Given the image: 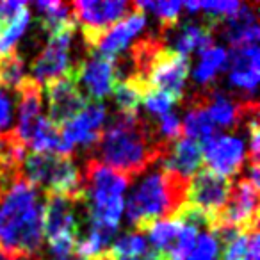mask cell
<instances>
[{"mask_svg":"<svg viewBox=\"0 0 260 260\" xmlns=\"http://www.w3.org/2000/svg\"><path fill=\"white\" fill-rule=\"evenodd\" d=\"M226 68L230 70V84L255 93L260 75V52L256 45L232 48L226 55Z\"/></svg>","mask_w":260,"mask_h":260,"instance_id":"cell-18","label":"cell"},{"mask_svg":"<svg viewBox=\"0 0 260 260\" xmlns=\"http://www.w3.org/2000/svg\"><path fill=\"white\" fill-rule=\"evenodd\" d=\"M27 8H29L27 2H18V0L0 2V30H8Z\"/></svg>","mask_w":260,"mask_h":260,"instance_id":"cell-30","label":"cell"},{"mask_svg":"<svg viewBox=\"0 0 260 260\" xmlns=\"http://www.w3.org/2000/svg\"><path fill=\"white\" fill-rule=\"evenodd\" d=\"M203 153H202V145L198 141L192 139H178L171 148L170 155L164 160L166 170L173 171V173L180 175V177L191 180L196 175V171L200 168H203Z\"/></svg>","mask_w":260,"mask_h":260,"instance_id":"cell-19","label":"cell"},{"mask_svg":"<svg viewBox=\"0 0 260 260\" xmlns=\"http://www.w3.org/2000/svg\"><path fill=\"white\" fill-rule=\"evenodd\" d=\"M221 228H234L239 232L258 230V185L249 178H241L232 184L228 202L217 217L216 232Z\"/></svg>","mask_w":260,"mask_h":260,"instance_id":"cell-7","label":"cell"},{"mask_svg":"<svg viewBox=\"0 0 260 260\" xmlns=\"http://www.w3.org/2000/svg\"><path fill=\"white\" fill-rule=\"evenodd\" d=\"M191 57L162 47L150 62L146 84L150 89L164 91L177 102L184 100V86L189 77Z\"/></svg>","mask_w":260,"mask_h":260,"instance_id":"cell-8","label":"cell"},{"mask_svg":"<svg viewBox=\"0 0 260 260\" xmlns=\"http://www.w3.org/2000/svg\"><path fill=\"white\" fill-rule=\"evenodd\" d=\"M182 8H185L189 13H192V15H194L196 11H200V9H202V6H200V2H194V0H187V2H184V4H182Z\"/></svg>","mask_w":260,"mask_h":260,"instance_id":"cell-33","label":"cell"},{"mask_svg":"<svg viewBox=\"0 0 260 260\" xmlns=\"http://www.w3.org/2000/svg\"><path fill=\"white\" fill-rule=\"evenodd\" d=\"M77 22L75 18L72 22H68L66 25L59 27L55 32L50 34L47 47L43 48L40 55L36 57V61L32 62V72L34 79L38 82H48V80L61 79L66 77L70 72V43L72 38L75 34Z\"/></svg>","mask_w":260,"mask_h":260,"instance_id":"cell-9","label":"cell"},{"mask_svg":"<svg viewBox=\"0 0 260 260\" xmlns=\"http://www.w3.org/2000/svg\"><path fill=\"white\" fill-rule=\"evenodd\" d=\"M45 84H47L48 114H50L48 119L55 126H61L62 123L73 119L86 109L87 98L80 93L79 84L70 75L48 80Z\"/></svg>","mask_w":260,"mask_h":260,"instance_id":"cell-13","label":"cell"},{"mask_svg":"<svg viewBox=\"0 0 260 260\" xmlns=\"http://www.w3.org/2000/svg\"><path fill=\"white\" fill-rule=\"evenodd\" d=\"M226 52L221 47L210 45L203 52H200V62L194 70V79L200 84H210L217 73L226 70Z\"/></svg>","mask_w":260,"mask_h":260,"instance_id":"cell-25","label":"cell"},{"mask_svg":"<svg viewBox=\"0 0 260 260\" xmlns=\"http://www.w3.org/2000/svg\"><path fill=\"white\" fill-rule=\"evenodd\" d=\"M43 242V203L38 187L23 171L0 182V255L40 258Z\"/></svg>","mask_w":260,"mask_h":260,"instance_id":"cell-2","label":"cell"},{"mask_svg":"<svg viewBox=\"0 0 260 260\" xmlns=\"http://www.w3.org/2000/svg\"><path fill=\"white\" fill-rule=\"evenodd\" d=\"M160 134L171 143H177L178 139H182L184 136V130H182V123L180 119L177 118V114H164L160 116V123L159 125Z\"/></svg>","mask_w":260,"mask_h":260,"instance_id":"cell-31","label":"cell"},{"mask_svg":"<svg viewBox=\"0 0 260 260\" xmlns=\"http://www.w3.org/2000/svg\"><path fill=\"white\" fill-rule=\"evenodd\" d=\"M136 4L143 11L150 9L160 20V32L162 34H166L170 29H175L182 9V2H178V0H173V2H148V0H143V2H136Z\"/></svg>","mask_w":260,"mask_h":260,"instance_id":"cell-26","label":"cell"},{"mask_svg":"<svg viewBox=\"0 0 260 260\" xmlns=\"http://www.w3.org/2000/svg\"><path fill=\"white\" fill-rule=\"evenodd\" d=\"M107 109L102 102H87L86 109L73 119L59 126L61 138L66 145H89L93 146L102 134Z\"/></svg>","mask_w":260,"mask_h":260,"instance_id":"cell-15","label":"cell"},{"mask_svg":"<svg viewBox=\"0 0 260 260\" xmlns=\"http://www.w3.org/2000/svg\"><path fill=\"white\" fill-rule=\"evenodd\" d=\"M29 146L32 148V152L40 153H55V155H72L73 153V146L66 145L64 139L61 138L59 126H55L50 119L43 116L38 121Z\"/></svg>","mask_w":260,"mask_h":260,"instance_id":"cell-21","label":"cell"},{"mask_svg":"<svg viewBox=\"0 0 260 260\" xmlns=\"http://www.w3.org/2000/svg\"><path fill=\"white\" fill-rule=\"evenodd\" d=\"M184 134H187V139L198 141L200 145L216 136V125L210 119L209 112L205 109V94L203 91L192 93L187 96V114H185L184 125H182Z\"/></svg>","mask_w":260,"mask_h":260,"instance_id":"cell-20","label":"cell"},{"mask_svg":"<svg viewBox=\"0 0 260 260\" xmlns=\"http://www.w3.org/2000/svg\"><path fill=\"white\" fill-rule=\"evenodd\" d=\"M148 251V244H146V239L141 237L139 234H125L123 237H119L118 241L114 242L112 248H109V253L114 256H121V258H126V256H139L145 255Z\"/></svg>","mask_w":260,"mask_h":260,"instance_id":"cell-28","label":"cell"},{"mask_svg":"<svg viewBox=\"0 0 260 260\" xmlns=\"http://www.w3.org/2000/svg\"><path fill=\"white\" fill-rule=\"evenodd\" d=\"M68 75L77 84L84 82L91 102H100L107 94H111L112 86L116 82L114 59H105L102 55L89 54L75 66H70Z\"/></svg>","mask_w":260,"mask_h":260,"instance_id":"cell-12","label":"cell"},{"mask_svg":"<svg viewBox=\"0 0 260 260\" xmlns=\"http://www.w3.org/2000/svg\"><path fill=\"white\" fill-rule=\"evenodd\" d=\"M79 203H86V200L73 198L68 194L45 192L43 237L47 239V242L57 237H64V235L79 239L80 223L75 216V209Z\"/></svg>","mask_w":260,"mask_h":260,"instance_id":"cell-10","label":"cell"},{"mask_svg":"<svg viewBox=\"0 0 260 260\" xmlns=\"http://www.w3.org/2000/svg\"><path fill=\"white\" fill-rule=\"evenodd\" d=\"M189 182L166 168L148 175L126 203V217L134 234H145L159 221L175 219L178 209L187 202Z\"/></svg>","mask_w":260,"mask_h":260,"instance_id":"cell-3","label":"cell"},{"mask_svg":"<svg viewBox=\"0 0 260 260\" xmlns=\"http://www.w3.org/2000/svg\"><path fill=\"white\" fill-rule=\"evenodd\" d=\"M23 175L34 185H40L45 192L68 194L86 200L82 189V175L75 166L72 155L30 152L23 159Z\"/></svg>","mask_w":260,"mask_h":260,"instance_id":"cell-4","label":"cell"},{"mask_svg":"<svg viewBox=\"0 0 260 260\" xmlns=\"http://www.w3.org/2000/svg\"><path fill=\"white\" fill-rule=\"evenodd\" d=\"M143 104H145L146 111L152 112V114L155 116H164V114H170V109L171 105L175 104V98L170 96L168 93H164V91H150L148 94H145V98H143Z\"/></svg>","mask_w":260,"mask_h":260,"instance_id":"cell-29","label":"cell"},{"mask_svg":"<svg viewBox=\"0 0 260 260\" xmlns=\"http://www.w3.org/2000/svg\"><path fill=\"white\" fill-rule=\"evenodd\" d=\"M64 260H89V258H82V256H79L77 253H72V255H70L68 258H64Z\"/></svg>","mask_w":260,"mask_h":260,"instance_id":"cell-34","label":"cell"},{"mask_svg":"<svg viewBox=\"0 0 260 260\" xmlns=\"http://www.w3.org/2000/svg\"><path fill=\"white\" fill-rule=\"evenodd\" d=\"M260 241L258 230L239 232L223 244L221 260H258Z\"/></svg>","mask_w":260,"mask_h":260,"instance_id":"cell-22","label":"cell"},{"mask_svg":"<svg viewBox=\"0 0 260 260\" xmlns=\"http://www.w3.org/2000/svg\"><path fill=\"white\" fill-rule=\"evenodd\" d=\"M38 11V20H40L41 29L48 32H55L59 27L66 25L73 20L72 6L66 2H57V0H41L34 4Z\"/></svg>","mask_w":260,"mask_h":260,"instance_id":"cell-24","label":"cell"},{"mask_svg":"<svg viewBox=\"0 0 260 260\" xmlns=\"http://www.w3.org/2000/svg\"><path fill=\"white\" fill-rule=\"evenodd\" d=\"M146 18H145V11L136 4V9L130 13L128 16H125L119 22L112 23L104 34L98 40L94 50L98 52V55L105 59H114L118 57V54L123 48L128 45V41L139 32V30L145 27Z\"/></svg>","mask_w":260,"mask_h":260,"instance_id":"cell-17","label":"cell"},{"mask_svg":"<svg viewBox=\"0 0 260 260\" xmlns=\"http://www.w3.org/2000/svg\"><path fill=\"white\" fill-rule=\"evenodd\" d=\"M173 145L150 119L139 114H118L102 130L89 157L132 182L157 160L166 159Z\"/></svg>","mask_w":260,"mask_h":260,"instance_id":"cell-1","label":"cell"},{"mask_svg":"<svg viewBox=\"0 0 260 260\" xmlns=\"http://www.w3.org/2000/svg\"><path fill=\"white\" fill-rule=\"evenodd\" d=\"M23 77V59L18 55V52L13 50L0 59V87L16 89Z\"/></svg>","mask_w":260,"mask_h":260,"instance_id":"cell-27","label":"cell"},{"mask_svg":"<svg viewBox=\"0 0 260 260\" xmlns=\"http://www.w3.org/2000/svg\"><path fill=\"white\" fill-rule=\"evenodd\" d=\"M258 2L241 4L232 16H228L216 30H221L224 40L230 43L232 48L256 45L260 38V27L256 22Z\"/></svg>","mask_w":260,"mask_h":260,"instance_id":"cell-16","label":"cell"},{"mask_svg":"<svg viewBox=\"0 0 260 260\" xmlns=\"http://www.w3.org/2000/svg\"><path fill=\"white\" fill-rule=\"evenodd\" d=\"M18 96V125L15 132L25 146L30 145L34 130L41 118V100H43V86L34 77H23L16 86Z\"/></svg>","mask_w":260,"mask_h":260,"instance_id":"cell-14","label":"cell"},{"mask_svg":"<svg viewBox=\"0 0 260 260\" xmlns=\"http://www.w3.org/2000/svg\"><path fill=\"white\" fill-rule=\"evenodd\" d=\"M72 15L80 25L84 43L89 50H94L102 34L136 9V2H96V0H79L72 2Z\"/></svg>","mask_w":260,"mask_h":260,"instance_id":"cell-5","label":"cell"},{"mask_svg":"<svg viewBox=\"0 0 260 260\" xmlns=\"http://www.w3.org/2000/svg\"><path fill=\"white\" fill-rule=\"evenodd\" d=\"M232 180L214 173L207 166L200 168L189 182L187 203L194 205L207 217V234L212 235L217 228V217L223 212L230 194Z\"/></svg>","mask_w":260,"mask_h":260,"instance_id":"cell-6","label":"cell"},{"mask_svg":"<svg viewBox=\"0 0 260 260\" xmlns=\"http://www.w3.org/2000/svg\"><path fill=\"white\" fill-rule=\"evenodd\" d=\"M203 164L224 178L235 177L244 166V145L232 136H212L202 143Z\"/></svg>","mask_w":260,"mask_h":260,"instance_id":"cell-11","label":"cell"},{"mask_svg":"<svg viewBox=\"0 0 260 260\" xmlns=\"http://www.w3.org/2000/svg\"><path fill=\"white\" fill-rule=\"evenodd\" d=\"M9 123H11V102L4 87H0V132L8 130Z\"/></svg>","mask_w":260,"mask_h":260,"instance_id":"cell-32","label":"cell"},{"mask_svg":"<svg viewBox=\"0 0 260 260\" xmlns=\"http://www.w3.org/2000/svg\"><path fill=\"white\" fill-rule=\"evenodd\" d=\"M212 34L214 30L209 25H192L187 23L177 32L175 38V43L177 48L175 52L185 55V57H191V54L194 50L203 52L205 48H209L212 45Z\"/></svg>","mask_w":260,"mask_h":260,"instance_id":"cell-23","label":"cell"}]
</instances>
